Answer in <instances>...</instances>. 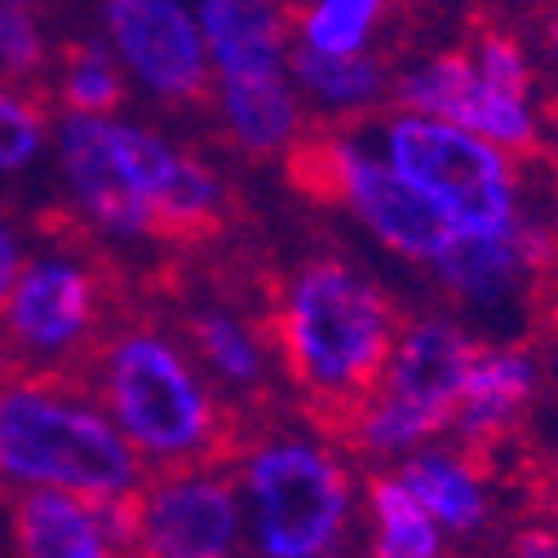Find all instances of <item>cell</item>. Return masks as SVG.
Here are the masks:
<instances>
[{
	"label": "cell",
	"mask_w": 558,
	"mask_h": 558,
	"mask_svg": "<svg viewBox=\"0 0 558 558\" xmlns=\"http://www.w3.org/2000/svg\"><path fill=\"white\" fill-rule=\"evenodd\" d=\"M399 337L403 319L395 302L332 257L302 266L275 311L279 364L306 395L311 422L341 444L377 399Z\"/></svg>",
	"instance_id": "1"
},
{
	"label": "cell",
	"mask_w": 558,
	"mask_h": 558,
	"mask_svg": "<svg viewBox=\"0 0 558 558\" xmlns=\"http://www.w3.org/2000/svg\"><path fill=\"white\" fill-rule=\"evenodd\" d=\"M76 381L160 474L204 470L240 444L235 412H218L178 345L129 315L94 345Z\"/></svg>",
	"instance_id": "2"
},
{
	"label": "cell",
	"mask_w": 558,
	"mask_h": 558,
	"mask_svg": "<svg viewBox=\"0 0 558 558\" xmlns=\"http://www.w3.org/2000/svg\"><path fill=\"white\" fill-rule=\"evenodd\" d=\"M0 478L102 501L143 483V465L76 377L0 373Z\"/></svg>",
	"instance_id": "3"
},
{
	"label": "cell",
	"mask_w": 558,
	"mask_h": 558,
	"mask_svg": "<svg viewBox=\"0 0 558 558\" xmlns=\"http://www.w3.org/2000/svg\"><path fill=\"white\" fill-rule=\"evenodd\" d=\"M81 257H36L23 266L14 298L0 315V373H66L76 377L94 345L129 315L124 275L85 244Z\"/></svg>",
	"instance_id": "4"
},
{
	"label": "cell",
	"mask_w": 558,
	"mask_h": 558,
	"mask_svg": "<svg viewBox=\"0 0 558 558\" xmlns=\"http://www.w3.org/2000/svg\"><path fill=\"white\" fill-rule=\"evenodd\" d=\"M390 165L422 191L461 235H514V173L487 137L412 111L390 124Z\"/></svg>",
	"instance_id": "5"
},
{
	"label": "cell",
	"mask_w": 558,
	"mask_h": 558,
	"mask_svg": "<svg viewBox=\"0 0 558 558\" xmlns=\"http://www.w3.org/2000/svg\"><path fill=\"white\" fill-rule=\"evenodd\" d=\"M289 182L315 204H345L395 253L435 262L452 244V227L395 165H377L337 133H311L289 147Z\"/></svg>",
	"instance_id": "6"
},
{
	"label": "cell",
	"mask_w": 558,
	"mask_h": 558,
	"mask_svg": "<svg viewBox=\"0 0 558 558\" xmlns=\"http://www.w3.org/2000/svg\"><path fill=\"white\" fill-rule=\"evenodd\" d=\"M248 501L262 558H328L351 519V478L328 452L279 439L248 461Z\"/></svg>",
	"instance_id": "7"
},
{
	"label": "cell",
	"mask_w": 558,
	"mask_h": 558,
	"mask_svg": "<svg viewBox=\"0 0 558 558\" xmlns=\"http://www.w3.org/2000/svg\"><path fill=\"white\" fill-rule=\"evenodd\" d=\"M111 147L151 208V235L165 244H199L222 227V186L199 160L173 151L147 129L111 124Z\"/></svg>",
	"instance_id": "8"
},
{
	"label": "cell",
	"mask_w": 558,
	"mask_h": 558,
	"mask_svg": "<svg viewBox=\"0 0 558 558\" xmlns=\"http://www.w3.org/2000/svg\"><path fill=\"white\" fill-rule=\"evenodd\" d=\"M107 27L129 62V72L169 102H204L208 94V45L199 19L178 0H111Z\"/></svg>",
	"instance_id": "9"
},
{
	"label": "cell",
	"mask_w": 558,
	"mask_h": 558,
	"mask_svg": "<svg viewBox=\"0 0 558 558\" xmlns=\"http://www.w3.org/2000/svg\"><path fill=\"white\" fill-rule=\"evenodd\" d=\"M399 102L408 111L452 120L487 143L510 147V151H532L536 147V120L523 98L501 94L493 81L478 72L474 53H439L426 66H416L412 76L399 81Z\"/></svg>",
	"instance_id": "10"
},
{
	"label": "cell",
	"mask_w": 558,
	"mask_h": 558,
	"mask_svg": "<svg viewBox=\"0 0 558 558\" xmlns=\"http://www.w3.org/2000/svg\"><path fill=\"white\" fill-rule=\"evenodd\" d=\"M58 156L72 178V191L98 227H107L111 235H151V208L129 182L111 147V124H102V116H66L58 129Z\"/></svg>",
	"instance_id": "11"
},
{
	"label": "cell",
	"mask_w": 558,
	"mask_h": 558,
	"mask_svg": "<svg viewBox=\"0 0 558 558\" xmlns=\"http://www.w3.org/2000/svg\"><path fill=\"white\" fill-rule=\"evenodd\" d=\"M470 355H474V345L452 324H439V319L412 324L403 328L390 355L381 395L412 403L416 412L435 416L439 426H452L461 408V390H465Z\"/></svg>",
	"instance_id": "12"
},
{
	"label": "cell",
	"mask_w": 558,
	"mask_h": 558,
	"mask_svg": "<svg viewBox=\"0 0 558 558\" xmlns=\"http://www.w3.org/2000/svg\"><path fill=\"white\" fill-rule=\"evenodd\" d=\"M199 32L218 66V81L284 72L279 0H199Z\"/></svg>",
	"instance_id": "13"
},
{
	"label": "cell",
	"mask_w": 558,
	"mask_h": 558,
	"mask_svg": "<svg viewBox=\"0 0 558 558\" xmlns=\"http://www.w3.org/2000/svg\"><path fill=\"white\" fill-rule=\"evenodd\" d=\"M532 364L519 351H478L470 355L465 368V390H461V408L457 422L465 430V448L493 452L519 422L523 403L532 399Z\"/></svg>",
	"instance_id": "14"
},
{
	"label": "cell",
	"mask_w": 558,
	"mask_h": 558,
	"mask_svg": "<svg viewBox=\"0 0 558 558\" xmlns=\"http://www.w3.org/2000/svg\"><path fill=\"white\" fill-rule=\"evenodd\" d=\"M182 337L195 351V360L222 377L240 395H257L266 386V341H275V315L270 319H240L227 311H182Z\"/></svg>",
	"instance_id": "15"
},
{
	"label": "cell",
	"mask_w": 558,
	"mask_h": 558,
	"mask_svg": "<svg viewBox=\"0 0 558 558\" xmlns=\"http://www.w3.org/2000/svg\"><path fill=\"white\" fill-rule=\"evenodd\" d=\"M19 558H111L94 506L76 493H27L14 510Z\"/></svg>",
	"instance_id": "16"
},
{
	"label": "cell",
	"mask_w": 558,
	"mask_h": 558,
	"mask_svg": "<svg viewBox=\"0 0 558 558\" xmlns=\"http://www.w3.org/2000/svg\"><path fill=\"white\" fill-rule=\"evenodd\" d=\"M222 85V111L235 133V143L253 156H275L298 129V94L284 72L266 76H235Z\"/></svg>",
	"instance_id": "17"
},
{
	"label": "cell",
	"mask_w": 558,
	"mask_h": 558,
	"mask_svg": "<svg viewBox=\"0 0 558 558\" xmlns=\"http://www.w3.org/2000/svg\"><path fill=\"white\" fill-rule=\"evenodd\" d=\"M439 275L448 279L452 289H461L465 298H501L523 266V253L514 244V235H452V244L435 257Z\"/></svg>",
	"instance_id": "18"
},
{
	"label": "cell",
	"mask_w": 558,
	"mask_h": 558,
	"mask_svg": "<svg viewBox=\"0 0 558 558\" xmlns=\"http://www.w3.org/2000/svg\"><path fill=\"white\" fill-rule=\"evenodd\" d=\"M403 487L430 510V519L470 532L483 523V497H478V478L465 470V461L452 457H416L403 465Z\"/></svg>",
	"instance_id": "19"
},
{
	"label": "cell",
	"mask_w": 558,
	"mask_h": 558,
	"mask_svg": "<svg viewBox=\"0 0 558 558\" xmlns=\"http://www.w3.org/2000/svg\"><path fill=\"white\" fill-rule=\"evenodd\" d=\"M293 76L306 94H315L328 107H364L381 94V62L360 53H324L315 45L302 40V49L293 53Z\"/></svg>",
	"instance_id": "20"
},
{
	"label": "cell",
	"mask_w": 558,
	"mask_h": 558,
	"mask_svg": "<svg viewBox=\"0 0 558 558\" xmlns=\"http://www.w3.org/2000/svg\"><path fill=\"white\" fill-rule=\"evenodd\" d=\"M368 497L377 510V549L373 558H439V536L430 523V510L416 501L403 478H373Z\"/></svg>",
	"instance_id": "21"
},
{
	"label": "cell",
	"mask_w": 558,
	"mask_h": 558,
	"mask_svg": "<svg viewBox=\"0 0 558 558\" xmlns=\"http://www.w3.org/2000/svg\"><path fill=\"white\" fill-rule=\"evenodd\" d=\"M62 102L81 116H111L124 102V81L98 45L62 49Z\"/></svg>",
	"instance_id": "22"
},
{
	"label": "cell",
	"mask_w": 558,
	"mask_h": 558,
	"mask_svg": "<svg viewBox=\"0 0 558 558\" xmlns=\"http://www.w3.org/2000/svg\"><path fill=\"white\" fill-rule=\"evenodd\" d=\"M386 0H319L302 19V40L324 53H360Z\"/></svg>",
	"instance_id": "23"
},
{
	"label": "cell",
	"mask_w": 558,
	"mask_h": 558,
	"mask_svg": "<svg viewBox=\"0 0 558 558\" xmlns=\"http://www.w3.org/2000/svg\"><path fill=\"white\" fill-rule=\"evenodd\" d=\"M470 53H474V62H478V72L493 81L501 94L527 102V94H532V62H527L523 40H519L514 32L483 23V27H474V49H470Z\"/></svg>",
	"instance_id": "24"
},
{
	"label": "cell",
	"mask_w": 558,
	"mask_h": 558,
	"mask_svg": "<svg viewBox=\"0 0 558 558\" xmlns=\"http://www.w3.org/2000/svg\"><path fill=\"white\" fill-rule=\"evenodd\" d=\"M40 72H45V40H40V27L27 19L23 5H10V0H0V76L27 94V85H36Z\"/></svg>",
	"instance_id": "25"
},
{
	"label": "cell",
	"mask_w": 558,
	"mask_h": 558,
	"mask_svg": "<svg viewBox=\"0 0 558 558\" xmlns=\"http://www.w3.org/2000/svg\"><path fill=\"white\" fill-rule=\"evenodd\" d=\"M45 137V111L36 102L14 98L10 89H0V173L23 169Z\"/></svg>",
	"instance_id": "26"
},
{
	"label": "cell",
	"mask_w": 558,
	"mask_h": 558,
	"mask_svg": "<svg viewBox=\"0 0 558 558\" xmlns=\"http://www.w3.org/2000/svg\"><path fill=\"white\" fill-rule=\"evenodd\" d=\"M23 275V253H19V235L0 222V315H5L10 298H14V284Z\"/></svg>",
	"instance_id": "27"
},
{
	"label": "cell",
	"mask_w": 558,
	"mask_h": 558,
	"mask_svg": "<svg viewBox=\"0 0 558 558\" xmlns=\"http://www.w3.org/2000/svg\"><path fill=\"white\" fill-rule=\"evenodd\" d=\"M514 549H519V558H558V536H549V532H523L514 541Z\"/></svg>",
	"instance_id": "28"
},
{
	"label": "cell",
	"mask_w": 558,
	"mask_h": 558,
	"mask_svg": "<svg viewBox=\"0 0 558 558\" xmlns=\"http://www.w3.org/2000/svg\"><path fill=\"white\" fill-rule=\"evenodd\" d=\"M545 319H549V332H554V341H558V289H554V298L545 302Z\"/></svg>",
	"instance_id": "29"
},
{
	"label": "cell",
	"mask_w": 558,
	"mask_h": 558,
	"mask_svg": "<svg viewBox=\"0 0 558 558\" xmlns=\"http://www.w3.org/2000/svg\"><path fill=\"white\" fill-rule=\"evenodd\" d=\"M10 5H32V0H10Z\"/></svg>",
	"instance_id": "30"
}]
</instances>
